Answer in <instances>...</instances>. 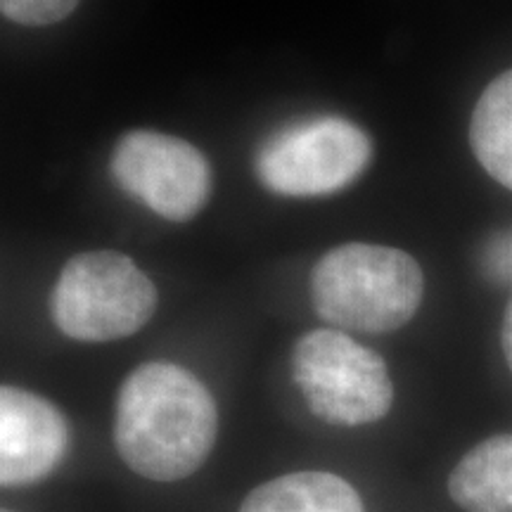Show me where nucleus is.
<instances>
[{
  "mask_svg": "<svg viewBox=\"0 0 512 512\" xmlns=\"http://www.w3.org/2000/svg\"><path fill=\"white\" fill-rule=\"evenodd\" d=\"M69 448V425L53 403L27 389H0V484L46 479Z\"/></svg>",
  "mask_w": 512,
  "mask_h": 512,
  "instance_id": "7",
  "label": "nucleus"
},
{
  "mask_svg": "<svg viewBox=\"0 0 512 512\" xmlns=\"http://www.w3.org/2000/svg\"><path fill=\"white\" fill-rule=\"evenodd\" d=\"M425 275L401 249L347 242L318 261L311 273L313 309L342 330H399L420 309Z\"/></svg>",
  "mask_w": 512,
  "mask_h": 512,
  "instance_id": "2",
  "label": "nucleus"
},
{
  "mask_svg": "<svg viewBox=\"0 0 512 512\" xmlns=\"http://www.w3.org/2000/svg\"><path fill=\"white\" fill-rule=\"evenodd\" d=\"M482 268L498 285H512V226L496 233L484 245Z\"/></svg>",
  "mask_w": 512,
  "mask_h": 512,
  "instance_id": "12",
  "label": "nucleus"
},
{
  "mask_svg": "<svg viewBox=\"0 0 512 512\" xmlns=\"http://www.w3.org/2000/svg\"><path fill=\"white\" fill-rule=\"evenodd\" d=\"M240 512H363V501L330 472H292L256 486Z\"/></svg>",
  "mask_w": 512,
  "mask_h": 512,
  "instance_id": "9",
  "label": "nucleus"
},
{
  "mask_svg": "<svg viewBox=\"0 0 512 512\" xmlns=\"http://www.w3.org/2000/svg\"><path fill=\"white\" fill-rule=\"evenodd\" d=\"M448 494L465 512H512V434L467 451L448 477Z\"/></svg>",
  "mask_w": 512,
  "mask_h": 512,
  "instance_id": "8",
  "label": "nucleus"
},
{
  "mask_svg": "<svg viewBox=\"0 0 512 512\" xmlns=\"http://www.w3.org/2000/svg\"><path fill=\"white\" fill-rule=\"evenodd\" d=\"M219 434L214 396L190 370L152 361L121 384L114 444L133 472L178 482L204 465Z\"/></svg>",
  "mask_w": 512,
  "mask_h": 512,
  "instance_id": "1",
  "label": "nucleus"
},
{
  "mask_svg": "<svg viewBox=\"0 0 512 512\" xmlns=\"http://www.w3.org/2000/svg\"><path fill=\"white\" fill-rule=\"evenodd\" d=\"M110 174L126 195L176 223L200 214L211 192L207 157L169 133H126L110 157Z\"/></svg>",
  "mask_w": 512,
  "mask_h": 512,
  "instance_id": "6",
  "label": "nucleus"
},
{
  "mask_svg": "<svg viewBox=\"0 0 512 512\" xmlns=\"http://www.w3.org/2000/svg\"><path fill=\"white\" fill-rule=\"evenodd\" d=\"M292 380L323 422L358 427L382 420L394 403L387 363L339 330H313L294 344Z\"/></svg>",
  "mask_w": 512,
  "mask_h": 512,
  "instance_id": "4",
  "label": "nucleus"
},
{
  "mask_svg": "<svg viewBox=\"0 0 512 512\" xmlns=\"http://www.w3.org/2000/svg\"><path fill=\"white\" fill-rule=\"evenodd\" d=\"M501 347L505 354V363H508L510 373H512V297L508 306H505V316H503V328H501Z\"/></svg>",
  "mask_w": 512,
  "mask_h": 512,
  "instance_id": "13",
  "label": "nucleus"
},
{
  "mask_svg": "<svg viewBox=\"0 0 512 512\" xmlns=\"http://www.w3.org/2000/svg\"><path fill=\"white\" fill-rule=\"evenodd\" d=\"M370 157L373 143L361 126L325 114L273 133L256 152L254 171L275 195L320 197L354 183Z\"/></svg>",
  "mask_w": 512,
  "mask_h": 512,
  "instance_id": "5",
  "label": "nucleus"
},
{
  "mask_svg": "<svg viewBox=\"0 0 512 512\" xmlns=\"http://www.w3.org/2000/svg\"><path fill=\"white\" fill-rule=\"evenodd\" d=\"M3 512H12V510H3Z\"/></svg>",
  "mask_w": 512,
  "mask_h": 512,
  "instance_id": "14",
  "label": "nucleus"
},
{
  "mask_svg": "<svg viewBox=\"0 0 512 512\" xmlns=\"http://www.w3.org/2000/svg\"><path fill=\"white\" fill-rule=\"evenodd\" d=\"M79 0H0V10L10 22L24 27H48L67 19Z\"/></svg>",
  "mask_w": 512,
  "mask_h": 512,
  "instance_id": "11",
  "label": "nucleus"
},
{
  "mask_svg": "<svg viewBox=\"0 0 512 512\" xmlns=\"http://www.w3.org/2000/svg\"><path fill=\"white\" fill-rule=\"evenodd\" d=\"M470 145L486 174L512 190V69L479 95L470 119Z\"/></svg>",
  "mask_w": 512,
  "mask_h": 512,
  "instance_id": "10",
  "label": "nucleus"
},
{
  "mask_svg": "<svg viewBox=\"0 0 512 512\" xmlns=\"http://www.w3.org/2000/svg\"><path fill=\"white\" fill-rule=\"evenodd\" d=\"M157 287L119 252H83L62 268L50 292V316L76 342H114L136 335L157 309Z\"/></svg>",
  "mask_w": 512,
  "mask_h": 512,
  "instance_id": "3",
  "label": "nucleus"
}]
</instances>
